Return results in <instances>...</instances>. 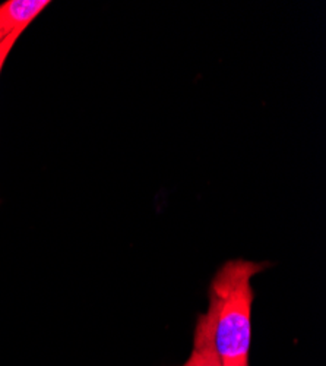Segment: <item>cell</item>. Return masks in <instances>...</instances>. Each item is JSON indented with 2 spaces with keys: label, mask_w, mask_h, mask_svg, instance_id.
<instances>
[{
  "label": "cell",
  "mask_w": 326,
  "mask_h": 366,
  "mask_svg": "<svg viewBox=\"0 0 326 366\" xmlns=\"http://www.w3.org/2000/svg\"><path fill=\"white\" fill-rule=\"evenodd\" d=\"M268 267V262L231 259L221 265L211 282L208 310L198 320L208 330L223 366H250L252 279Z\"/></svg>",
  "instance_id": "1"
},
{
  "label": "cell",
  "mask_w": 326,
  "mask_h": 366,
  "mask_svg": "<svg viewBox=\"0 0 326 366\" xmlns=\"http://www.w3.org/2000/svg\"><path fill=\"white\" fill-rule=\"evenodd\" d=\"M49 5V0H9L0 5V43L11 34H22Z\"/></svg>",
  "instance_id": "2"
},
{
  "label": "cell",
  "mask_w": 326,
  "mask_h": 366,
  "mask_svg": "<svg viewBox=\"0 0 326 366\" xmlns=\"http://www.w3.org/2000/svg\"><path fill=\"white\" fill-rule=\"evenodd\" d=\"M183 366H223L211 343L210 332L198 320L193 335V349Z\"/></svg>",
  "instance_id": "3"
},
{
  "label": "cell",
  "mask_w": 326,
  "mask_h": 366,
  "mask_svg": "<svg viewBox=\"0 0 326 366\" xmlns=\"http://www.w3.org/2000/svg\"><path fill=\"white\" fill-rule=\"evenodd\" d=\"M21 33H15V34H11L9 37H6L2 43H0V72H2L4 69V65L6 62V59L9 56V51L12 50V47L15 46L16 40L19 39Z\"/></svg>",
  "instance_id": "4"
}]
</instances>
